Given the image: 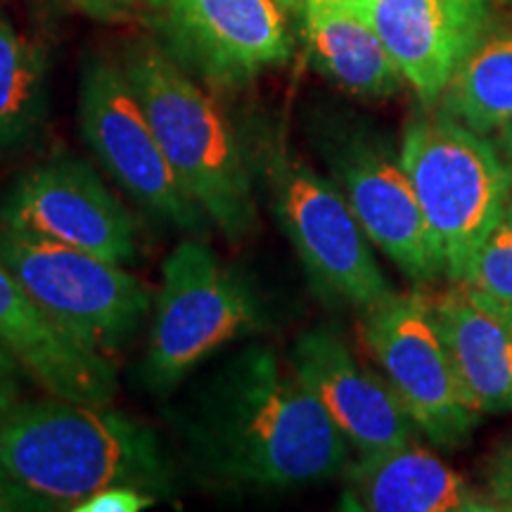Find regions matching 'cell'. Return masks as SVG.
Listing matches in <instances>:
<instances>
[{
    "instance_id": "cell-1",
    "label": "cell",
    "mask_w": 512,
    "mask_h": 512,
    "mask_svg": "<svg viewBox=\"0 0 512 512\" xmlns=\"http://www.w3.org/2000/svg\"><path fill=\"white\" fill-rule=\"evenodd\" d=\"M190 456L223 484L299 489L347 472L351 444L323 403L266 347L228 358L192 396Z\"/></svg>"
},
{
    "instance_id": "cell-2",
    "label": "cell",
    "mask_w": 512,
    "mask_h": 512,
    "mask_svg": "<svg viewBox=\"0 0 512 512\" xmlns=\"http://www.w3.org/2000/svg\"><path fill=\"white\" fill-rule=\"evenodd\" d=\"M0 465L55 510L110 486L164 491L171 484L155 432L107 406L19 401L0 422Z\"/></svg>"
},
{
    "instance_id": "cell-3",
    "label": "cell",
    "mask_w": 512,
    "mask_h": 512,
    "mask_svg": "<svg viewBox=\"0 0 512 512\" xmlns=\"http://www.w3.org/2000/svg\"><path fill=\"white\" fill-rule=\"evenodd\" d=\"M126 79L188 195L233 245L256 228L252 157L214 100L155 46L140 43Z\"/></svg>"
},
{
    "instance_id": "cell-4",
    "label": "cell",
    "mask_w": 512,
    "mask_h": 512,
    "mask_svg": "<svg viewBox=\"0 0 512 512\" xmlns=\"http://www.w3.org/2000/svg\"><path fill=\"white\" fill-rule=\"evenodd\" d=\"M399 157L437 240L446 278L460 283L512 200V166L491 136L444 112L408 121Z\"/></svg>"
},
{
    "instance_id": "cell-5",
    "label": "cell",
    "mask_w": 512,
    "mask_h": 512,
    "mask_svg": "<svg viewBox=\"0 0 512 512\" xmlns=\"http://www.w3.org/2000/svg\"><path fill=\"white\" fill-rule=\"evenodd\" d=\"M261 171L275 221L323 302L363 313L396 294L337 183L304 164L283 140H268Z\"/></svg>"
},
{
    "instance_id": "cell-6",
    "label": "cell",
    "mask_w": 512,
    "mask_h": 512,
    "mask_svg": "<svg viewBox=\"0 0 512 512\" xmlns=\"http://www.w3.org/2000/svg\"><path fill=\"white\" fill-rule=\"evenodd\" d=\"M266 313L252 285L223 266L207 245L183 240L166 256L143 380L171 392L221 347L264 328Z\"/></svg>"
},
{
    "instance_id": "cell-7",
    "label": "cell",
    "mask_w": 512,
    "mask_h": 512,
    "mask_svg": "<svg viewBox=\"0 0 512 512\" xmlns=\"http://www.w3.org/2000/svg\"><path fill=\"white\" fill-rule=\"evenodd\" d=\"M0 264L88 349L110 356L136 339L152 292L124 266L0 223Z\"/></svg>"
},
{
    "instance_id": "cell-8",
    "label": "cell",
    "mask_w": 512,
    "mask_h": 512,
    "mask_svg": "<svg viewBox=\"0 0 512 512\" xmlns=\"http://www.w3.org/2000/svg\"><path fill=\"white\" fill-rule=\"evenodd\" d=\"M363 342L420 434L434 446L460 448L479 415L467 406L441 339L432 299L392 294L363 311Z\"/></svg>"
},
{
    "instance_id": "cell-9",
    "label": "cell",
    "mask_w": 512,
    "mask_h": 512,
    "mask_svg": "<svg viewBox=\"0 0 512 512\" xmlns=\"http://www.w3.org/2000/svg\"><path fill=\"white\" fill-rule=\"evenodd\" d=\"M79 117L93 155L147 214L188 233L204 230L207 214L176 178L124 67L100 57L86 64Z\"/></svg>"
},
{
    "instance_id": "cell-10",
    "label": "cell",
    "mask_w": 512,
    "mask_h": 512,
    "mask_svg": "<svg viewBox=\"0 0 512 512\" xmlns=\"http://www.w3.org/2000/svg\"><path fill=\"white\" fill-rule=\"evenodd\" d=\"M332 181L347 197L368 240L415 285L444 273V259L401 157L366 128H337L320 140Z\"/></svg>"
},
{
    "instance_id": "cell-11",
    "label": "cell",
    "mask_w": 512,
    "mask_h": 512,
    "mask_svg": "<svg viewBox=\"0 0 512 512\" xmlns=\"http://www.w3.org/2000/svg\"><path fill=\"white\" fill-rule=\"evenodd\" d=\"M0 223L126 266L138 256V223L88 164L50 159L24 174L0 207Z\"/></svg>"
},
{
    "instance_id": "cell-12",
    "label": "cell",
    "mask_w": 512,
    "mask_h": 512,
    "mask_svg": "<svg viewBox=\"0 0 512 512\" xmlns=\"http://www.w3.org/2000/svg\"><path fill=\"white\" fill-rule=\"evenodd\" d=\"M178 62L219 88H242L292 55L275 0H150Z\"/></svg>"
},
{
    "instance_id": "cell-13",
    "label": "cell",
    "mask_w": 512,
    "mask_h": 512,
    "mask_svg": "<svg viewBox=\"0 0 512 512\" xmlns=\"http://www.w3.org/2000/svg\"><path fill=\"white\" fill-rule=\"evenodd\" d=\"M292 370L344 432L358 456L413 444L418 427L399 396L384 380L363 366L337 330H306L290 351Z\"/></svg>"
},
{
    "instance_id": "cell-14",
    "label": "cell",
    "mask_w": 512,
    "mask_h": 512,
    "mask_svg": "<svg viewBox=\"0 0 512 512\" xmlns=\"http://www.w3.org/2000/svg\"><path fill=\"white\" fill-rule=\"evenodd\" d=\"M427 110L491 27V0H363L356 8Z\"/></svg>"
},
{
    "instance_id": "cell-15",
    "label": "cell",
    "mask_w": 512,
    "mask_h": 512,
    "mask_svg": "<svg viewBox=\"0 0 512 512\" xmlns=\"http://www.w3.org/2000/svg\"><path fill=\"white\" fill-rule=\"evenodd\" d=\"M0 344L50 396L88 406H110L117 396V370L110 356L64 332L3 264Z\"/></svg>"
},
{
    "instance_id": "cell-16",
    "label": "cell",
    "mask_w": 512,
    "mask_h": 512,
    "mask_svg": "<svg viewBox=\"0 0 512 512\" xmlns=\"http://www.w3.org/2000/svg\"><path fill=\"white\" fill-rule=\"evenodd\" d=\"M441 339L467 406L477 415L512 408V309L465 283L432 299Z\"/></svg>"
},
{
    "instance_id": "cell-17",
    "label": "cell",
    "mask_w": 512,
    "mask_h": 512,
    "mask_svg": "<svg viewBox=\"0 0 512 512\" xmlns=\"http://www.w3.org/2000/svg\"><path fill=\"white\" fill-rule=\"evenodd\" d=\"M344 477V510L496 512L489 496L415 441L373 456H358Z\"/></svg>"
},
{
    "instance_id": "cell-18",
    "label": "cell",
    "mask_w": 512,
    "mask_h": 512,
    "mask_svg": "<svg viewBox=\"0 0 512 512\" xmlns=\"http://www.w3.org/2000/svg\"><path fill=\"white\" fill-rule=\"evenodd\" d=\"M304 34L313 64L358 98H392L403 76L375 29L335 0H304Z\"/></svg>"
},
{
    "instance_id": "cell-19",
    "label": "cell",
    "mask_w": 512,
    "mask_h": 512,
    "mask_svg": "<svg viewBox=\"0 0 512 512\" xmlns=\"http://www.w3.org/2000/svg\"><path fill=\"white\" fill-rule=\"evenodd\" d=\"M439 112L494 136L512 124V29H486L441 95Z\"/></svg>"
},
{
    "instance_id": "cell-20",
    "label": "cell",
    "mask_w": 512,
    "mask_h": 512,
    "mask_svg": "<svg viewBox=\"0 0 512 512\" xmlns=\"http://www.w3.org/2000/svg\"><path fill=\"white\" fill-rule=\"evenodd\" d=\"M46 95V62L0 15V147L15 145L36 126Z\"/></svg>"
},
{
    "instance_id": "cell-21",
    "label": "cell",
    "mask_w": 512,
    "mask_h": 512,
    "mask_svg": "<svg viewBox=\"0 0 512 512\" xmlns=\"http://www.w3.org/2000/svg\"><path fill=\"white\" fill-rule=\"evenodd\" d=\"M460 283L512 309V200L472 256Z\"/></svg>"
},
{
    "instance_id": "cell-22",
    "label": "cell",
    "mask_w": 512,
    "mask_h": 512,
    "mask_svg": "<svg viewBox=\"0 0 512 512\" xmlns=\"http://www.w3.org/2000/svg\"><path fill=\"white\" fill-rule=\"evenodd\" d=\"M155 503V494L136 486H110L79 503L74 512H138Z\"/></svg>"
},
{
    "instance_id": "cell-23",
    "label": "cell",
    "mask_w": 512,
    "mask_h": 512,
    "mask_svg": "<svg viewBox=\"0 0 512 512\" xmlns=\"http://www.w3.org/2000/svg\"><path fill=\"white\" fill-rule=\"evenodd\" d=\"M55 510L48 501L29 491L27 486L19 484L15 477L0 465V512H38Z\"/></svg>"
},
{
    "instance_id": "cell-24",
    "label": "cell",
    "mask_w": 512,
    "mask_h": 512,
    "mask_svg": "<svg viewBox=\"0 0 512 512\" xmlns=\"http://www.w3.org/2000/svg\"><path fill=\"white\" fill-rule=\"evenodd\" d=\"M489 501L496 510H512V446L489 467Z\"/></svg>"
},
{
    "instance_id": "cell-25",
    "label": "cell",
    "mask_w": 512,
    "mask_h": 512,
    "mask_svg": "<svg viewBox=\"0 0 512 512\" xmlns=\"http://www.w3.org/2000/svg\"><path fill=\"white\" fill-rule=\"evenodd\" d=\"M24 370L15 361V356L0 344V411H10L22 401V380Z\"/></svg>"
},
{
    "instance_id": "cell-26",
    "label": "cell",
    "mask_w": 512,
    "mask_h": 512,
    "mask_svg": "<svg viewBox=\"0 0 512 512\" xmlns=\"http://www.w3.org/2000/svg\"><path fill=\"white\" fill-rule=\"evenodd\" d=\"M62 3L72 5L74 10L93 19H100V22L121 19L128 12V5H131L128 0H62Z\"/></svg>"
},
{
    "instance_id": "cell-27",
    "label": "cell",
    "mask_w": 512,
    "mask_h": 512,
    "mask_svg": "<svg viewBox=\"0 0 512 512\" xmlns=\"http://www.w3.org/2000/svg\"><path fill=\"white\" fill-rule=\"evenodd\" d=\"M494 140H496V145L501 147L505 159H508L510 166H512V124L501 128L498 133H494Z\"/></svg>"
},
{
    "instance_id": "cell-28",
    "label": "cell",
    "mask_w": 512,
    "mask_h": 512,
    "mask_svg": "<svg viewBox=\"0 0 512 512\" xmlns=\"http://www.w3.org/2000/svg\"><path fill=\"white\" fill-rule=\"evenodd\" d=\"M287 15H304V0H275Z\"/></svg>"
},
{
    "instance_id": "cell-29",
    "label": "cell",
    "mask_w": 512,
    "mask_h": 512,
    "mask_svg": "<svg viewBox=\"0 0 512 512\" xmlns=\"http://www.w3.org/2000/svg\"><path fill=\"white\" fill-rule=\"evenodd\" d=\"M335 3H339V5H347V8H351V10H356L358 5L363 3V0H335Z\"/></svg>"
},
{
    "instance_id": "cell-30",
    "label": "cell",
    "mask_w": 512,
    "mask_h": 512,
    "mask_svg": "<svg viewBox=\"0 0 512 512\" xmlns=\"http://www.w3.org/2000/svg\"><path fill=\"white\" fill-rule=\"evenodd\" d=\"M501 3H505V5H510V8H512V0H501Z\"/></svg>"
},
{
    "instance_id": "cell-31",
    "label": "cell",
    "mask_w": 512,
    "mask_h": 512,
    "mask_svg": "<svg viewBox=\"0 0 512 512\" xmlns=\"http://www.w3.org/2000/svg\"><path fill=\"white\" fill-rule=\"evenodd\" d=\"M128 3H131V5H133V3H138V0H128Z\"/></svg>"
},
{
    "instance_id": "cell-32",
    "label": "cell",
    "mask_w": 512,
    "mask_h": 512,
    "mask_svg": "<svg viewBox=\"0 0 512 512\" xmlns=\"http://www.w3.org/2000/svg\"><path fill=\"white\" fill-rule=\"evenodd\" d=\"M0 422H3V411H0Z\"/></svg>"
}]
</instances>
